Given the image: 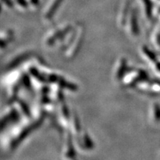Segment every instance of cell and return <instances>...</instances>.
Masks as SVG:
<instances>
[{
  "instance_id": "obj_1",
  "label": "cell",
  "mask_w": 160,
  "mask_h": 160,
  "mask_svg": "<svg viewBox=\"0 0 160 160\" xmlns=\"http://www.w3.org/2000/svg\"><path fill=\"white\" fill-rule=\"evenodd\" d=\"M2 1L5 4H6V5H8V7H11L12 4H11V2L10 1V0H2Z\"/></svg>"
}]
</instances>
